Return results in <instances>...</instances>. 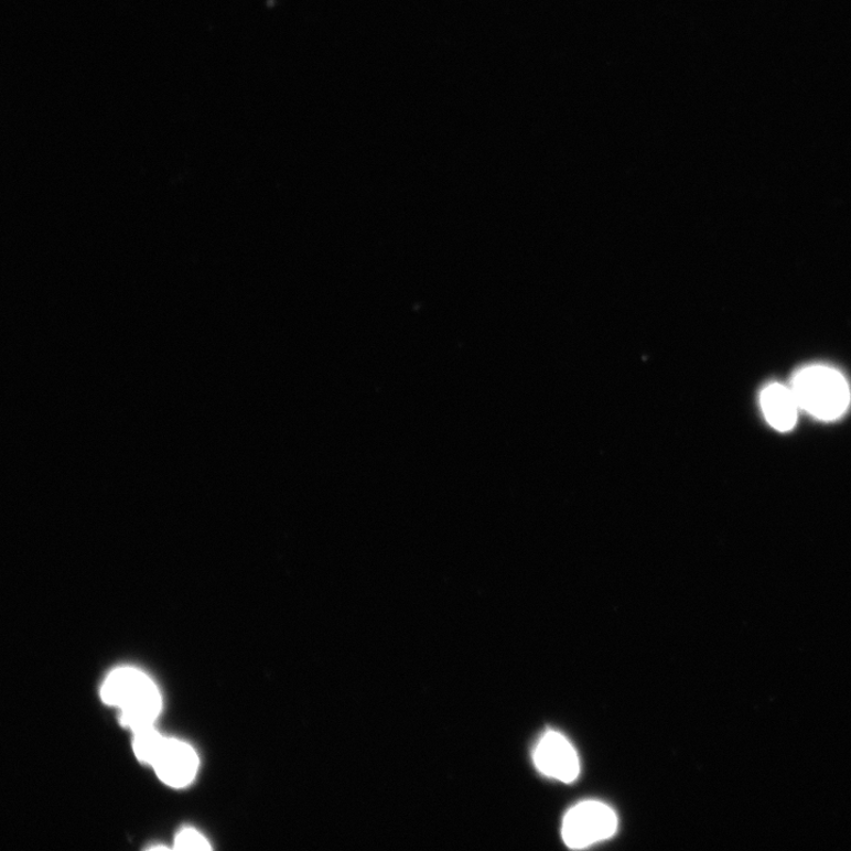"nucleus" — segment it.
I'll use <instances>...</instances> for the list:
<instances>
[{
    "label": "nucleus",
    "mask_w": 851,
    "mask_h": 851,
    "mask_svg": "<svg viewBox=\"0 0 851 851\" xmlns=\"http://www.w3.org/2000/svg\"><path fill=\"white\" fill-rule=\"evenodd\" d=\"M791 389L799 408L821 420L840 418L850 402V390L844 376L826 366H810L799 370Z\"/></svg>",
    "instance_id": "f257e3e1"
},
{
    "label": "nucleus",
    "mask_w": 851,
    "mask_h": 851,
    "mask_svg": "<svg viewBox=\"0 0 851 851\" xmlns=\"http://www.w3.org/2000/svg\"><path fill=\"white\" fill-rule=\"evenodd\" d=\"M616 829V814L600 801L589 800L565 815L562 837L569 848L583 849L611 839Z\"/></svg>",
    "instance_id": "f03ea898"
},
{
    "label": "nucleus",
    "mask_w": 851,
    "mask_h": 851,
    "mask_svg": "<svg viewBox=\"0 0 851 851\" xmlns=\"http://www.w3.org/2000/svg\"><path fill=\"white\" fill-rule=\"evenodd\" d=\"M535 764L543 775L563 783L574 782L580 774L578 752L561 733L550 731L535 751Z\"/></svg>",
    "instance_id": "7ed1b4c3"
},
{
    "label": "nucleus",
    "mask_w": 851,
    "mask_h": 851,
    "mask_svg": "<svg viewBox=\"0 0 851 851\" xmlns=\"http://www.w3.org/2000/svg\"><path fill=\"white\" fill-rule=\"evenodd\" d=\"M152 766L163 783L184 788L198 772L200 760L188 744L168 740Z\"/></svg>",
    "instance_id": "20e7f679"
},
{
    "label": "nucleus",
    "mask_w": 851,
    "mask_h": 851,
    "mask_svg": "<svg viewBox=\"0 0 851 851\" xmlns=\"http://www.w3.org/2000/svg\"><path fill=\"white\" fill-rule=\"evenodd\" d=\"M763 413L768 423L780 432L794 429L799 405L791 387L774 384L764 389L761 397Z\"/></svg>",
    "instance_id": "39448f33"
},
{
    "label": "nucleus",
    "mask_w": 851,
    "mask_h": 851,
    "mask_svg": "<svg viewBox=\"0 0 851 851\" xmlns=\"http://www.w3.org/2000/svg\"><path fill=\"white\" fill-rule=\"evenodd\" d=\"M153 681L141 670L132 667H122L114 670L101 689L104 702L110 707L121 708L125 703L140 693Z\"/></svg>",
    "instance_id": "423d86ee"
},
{
    "label": "nucleus",
    "mask_w": 851,
    "mask_h": 851,
    "mask_svg": "<svg viewBox=\"0 0 851 851\" xmlns=\"http://www.w3.org/2000/svg\"><path fill=\"white\" fill-rule=\"evenodd\" d=\"M161 709V696L158 687L152 682L120 708L121 724L133 732L153 726Z\"/></svg>",
    "instance_id": "0eeeda50"
},
{
    "label": "nucleus",
    "mask_w": 851,
    "mask_h": 851,
    "mask_svg": "<svg viewBox=\"0 0 851 851\" xmlns=\"http://www.w3.org/2000/svg\"><path fill=\"white\" fill-rule=\"evenodd\" d=\"M168 739L161 735L154 726L134 731L133 748L137 758L149 765H153Z\"/></svg>",
    "instance_id": "6e6552de"
},
{
    "label": "nucleus",
    "mask_w": 851,
    "mask_h": 851,
    "mask_svg": "<svg viewBox=\"0 0 851 851\" xmlns=\"http://www.w3.org/2000/svg\"><path fill=\"white\" fill-rule=\"evenodd\" d=\"M176 850H209L208 841L196 830L185 829L177 833L175 839Z\"/></svg>",
    "instance_id": "1a4fd4ad"
}]
</instances>
